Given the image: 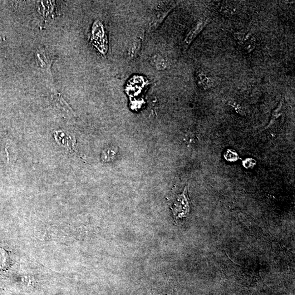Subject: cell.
<instances>
[{
  "label": "cell",
  "instance_id": "cell-1",
  "mask_svg": "<svg viewBox=\"0 0 295 295\" xmlns=\"http://www.w3.org/2000/svg\"><path fill=\"white\" fill-rule=\"evenodd\" d=\"M176 221L186 218L190 213V200L188 194V186H185L183 193L177 196L170 206Z\"/></svg>",
  "mask_w": 295,
  "mask_h": 295
},
{
  "label": "cell",
  "instance_id": "cell-2",
  "mask_svg": "<svg viewBox=\"0 0 295 295\" xmlns=\"http://www.w3.org/2000/svg\"><path fill=\"white\" fill-rule=\"evenodd\" d=\"M92 36L95 45L102 54H105L107 50V39L102 23L96 21L92 27Z\"/></svg>",
  "mask_w": 295,
  "mask_h": 295
},
{
  "label": "cell",
  "instance_id": "cell-3",
  "mask_svg": "<svg viewBox=\"0 0 295 295\" xmlns=\"http://www.w3.org/2000/svg\"><path fill=\"white\" fill-rule=\"evenodd\" d=\"M176 6L175 3L170 4L168 6L165 8H162L158 11H156L153 16L151 17L149 25V30L150 31H154L158 28L162 22L166 18L168 14L171 12L172 10Z\"/></svg>",
  "mask_w": 295,
  "mask_h": 295
},
{
  "label": "cell",
  "instance_id": "cell-4",
  "mask_svg": "<svg viewBox=\"0 0 295 295\" xmlns=\"http://www.w3.org/2000/svg\"><path fill=\"white\" fill-rule=\"evenodd\" d=\"M209 22L208 19H202L196 23L195 26L191 29L186 34L183 42V49L184 51L189 48L190 44L193 43L195 39L199 34L203 31L204 28L207 26Z\"/></svg>",
  "mask_w": 295,
  "mask_h": 295
},
{
  "label": "cell",
  "instance_id": "cell-5",
  "mask_svg": "<svg viewBox=\"0 0 295 295\" xmlns=\"http://www.w3.org/2000/svg\"><path fill=\"white\" fill-rule=\"evenodd\" d=\"M142 36L137 37L132 43L128 52V56L131 59H134L139 55L142 45Z\"/></svg>",
  "mask_w": 295,
  "mask_h": 295
},
{
  "label": "cell",
  "instance_id": "cell-6",
  "mask_svg": "<svg viewBox=\"0 0 295 295\" xmlns=\"http://www.w3.org/2000/svg\"><path fill=\"white\" fill-rule=\"evenodd\" d=\"M150 63L152 66L157 70H164L168 66V62L166 59L160 55H155L150 59Z\"/></svg>",
  "mask_w": 295,
  "mask_h": 295
},
{
  "label": "cell",
  "instance_id": "cell-7",
  "mask_svg": "<svg viewBox=\"0 0 295 295\" xmlns=\"http://www.w3.org/2000/svg\"><path fill=\"white\" fill-rule=\"evenodd\" d=\"M197 80H198L199 86L204 88V89L210 88L213 84L211 79L203 72L198 73Z\"/></svg>",
  "mask_w": 295,
  "mask_h": 295
},
{
  "label": "cell",
  "instance_id": "cell-8",
  "mask_svg": "<svg viewBox=\"0 0 295 295\" xmlns=\"http://www.w3.org/2000/svg\"><path fill=\"white\" fill-rule=\"evenodd\" d=\"M225 158L228 161H237L238 159V156L235 151L231 150H228L226 151L224 155Z\"/></svg>",
  "mask_w": 295,
  "mask_h": 295
},
{
  "label": "cell",
  "instance_id": "cell-9",
  "mask_svg": "<svg viewBox=\"0 0 295 295\" xmlns=\"http://www.w3.org/2000/svg\"><path fill=\"white\" fill-rule=\"evenodd\" d=\"M235 12V9L232 6H224L221 9V12L225 15H231Z\"/></svg>",
  "mask_w": 295,
  "mask_h": 295
}]
</instances>
